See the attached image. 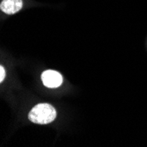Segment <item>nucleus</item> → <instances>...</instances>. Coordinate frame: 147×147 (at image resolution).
Instances as JSON below:
<instances>
[{
    "mask_svg": "<svg viewBox=\"0 0 147 147\" xmlns=\"http://www.w3.org/2000/svg\"><path fill=\"white\" fill-rule=\"evenodd\" d=\"M5 77V71L3 66L0 67V82H3V80Z\"/></svg>",
    "mask_w": 147,
    "mask_h": 147,
    "instance_id": "20e7f679",
    "label": "nucleus"
},
{
    "mask_svg": "<svg viewBox=\"0 0 147 147\" xmlns=\"http://www.w3.org/2000/svg\"><path fill=\"white\" fill-rule=\"evenodd\" d=\"M57 117V111L50 104L41 103L32 109L28 115L31 122L37 124H48Z\"/></svg>",
    "mask_w": 147,
    "mask_h": 147,
    "instance_id": "f257e3e1",
    "label": "nucleus"
},
{
    "mask_svg": "<svg viewBox=\"0 0 147 147\" xmlns=\"http://www.w3.org/2000/svg\"><path fill=\"white\" fill-rule=\"evenodd\" d=\"M22 0H3L0 8L6 14H14L22 8Z\"/></svg>",
    "mask_w": 147,
    "mask_h": 147,
    "instance_id": "7ed1b4c3",
    "label": "nucleus"
},
{
    "mask_svg": "<svg viewBox=\"0 0 147 147\" xmlns=\"http://www.w3.org/2000/svg\"><path fill=\"white\" fill-rule=\"evenodd\" d=\"M42 80L45 86L49 88H57L63 83L62 75L56 71H45L42 74Z\"/></svg>",
    "mask_w": 147,
    "mask_h": 147,
    "instance_id": "f03ea898",
    "label": "nucleus"
}]
</instances>
